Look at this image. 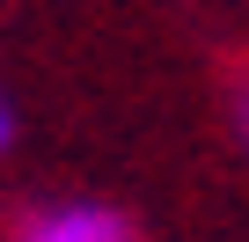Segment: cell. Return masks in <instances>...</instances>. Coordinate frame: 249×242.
I'll use <instances>...</instances> for the list:
<instances>
[{"label":"cell","mask_w":249,"mask_h":242,"mask_svg":"<svg viewBox=\"0 0 249 242\" xmlns=\"http://www.w3.org/2000/svg\"><path fill=\"white\" fill-rule=\"evenodd\" d=\"M8 242H147L140 213L95 198V191H66V198H37L8 220Z\"/></svg>","instance_id":"1"},{"label":"cell","mask_w":249,"mask_h":242,"mask_svg":"<svg viewBox=\"0 0 249 242\" xmlns=\"http://www.w3.org/2000/svg\"><path fill=\"white\" fill-rule=\"evenodd\" d=\"M220 117H227L234 154H249V66H234V74H227V88H220Z\"/></svg>","instance_id":"2"},{"label":"cell","mask_w":249,"mask_h":242,"mask_svg":"<svg viewBox=\"0 0 249 242\" xmlns=\"http://www.w3.org/2000/svg\"><path fill=\"white\" fill-rule=\"evenodd\" d=\"M15 132H22V117H15V103H8V88H0V162L15 154Z\"/></svg>","instance_id":"3"}]
</instances>
